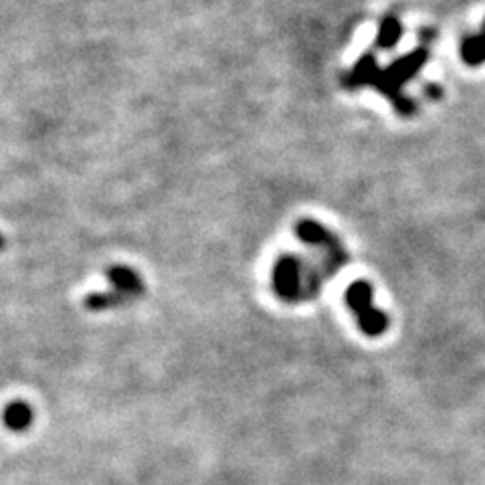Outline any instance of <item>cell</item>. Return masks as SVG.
I'll return each mask as SVG.
<instances>
[{
	"label": "cell",
	"mask_w": 485,
	"mask_h": 485,
	"mask_svg": "<svg viewBox=\"0 0 485 485\" xmlns=\"http://www.w3.org/2000/svg\"><path fill=\"white\" fill-rule=\"evenodd\" d=\"M324 275L307 267L298 255H281L273 264L272 283L277 298L298 304L314 298L320 290Z\"/></svg>",
	"instance_id": "obj_1"
},
{
	"label": "cell",
	"mask_w": 485,
	"mask_h": 485,
	"mask_svg": "<svg viewBox=\"0 0 485 485\" xmlns=\"http://www.w3.org/2000/svg\"><path fill=\"white\" fill-rule=\"evenodd\" d=\"M427 57H429L427 47H419V49L409 53L407 57L396 59L388 69L385 71L378 69L375 82H372V85H375L380 93L386 95V98L393 101L394 109L399 111L401 116L409 117L417 111L415 101L409 100L407 95L403 93V85L423 69Z\"/></svg>",
	"instance_id": "obj_2"
},
{
	"label": "cell",
	"mask_w": 485,
	"mask_h": 485,
	"mask_svg": "<svg viewBox=\"0 0 485 485\" xmlns=\"http://www.w3.org/2000/svg\"><path fill=\"white\" fill-rule=\"evenodd\" d=\"M108 281L109 290L95 291L85 298V307L90 309V312H106V309L132 304L134 299L144 296L146 291V285L142 281L138 272L124 265L108 269Z\"/></svg>",
	"instance_id": "obj_3"
},
{
	"label": "cell",
	"mask_w": 485,
	"mask_h": 485,
	"mask_svg": "<svg viewBox=\"0 0 485 485\" xmlns=\"http://www.w3.org/2000/svg\"><path fill=\"white\" fill-rule=\"evenodd\" d=\"M346 304L354 314L358 328L370 338L383 336L388 330V316L375 304V290L368 281L350 283L346 291Z\"/></svg>",
	"instance_id": "obj_4"
},
{
	"label": "cell",
	"mask_w": 485,
	"mask_h": 485,
	"mask_svg": "<svg viewBox=\"0 0 485 485\" xmlns=\"http://www.w3.org/2000/svg\"><path fill=\"white\" fill-rule=\"evenodd\" d=\"M298 237L304 241L306 245H312V247L322 249L325 253L324 259V273L332 275L333 272L344 267L348 264V253L342 247V243L333 237L328 229L322 227L320 222L304 219L298 222L296 227Z\"/></svg>",
	"instance_id": "obj_5"
},
{
	"label": "cell",
	"mask_w": 485,
	"mask_h": 485,
	"mask_svg": "<svg viewBox=\"0 0 485 485\" xmlns=\"http://www.w3.org/2000/svg\"><path fill=\"white\" fill-rule=\"evenodd\" d=\"M378 74V65H377V57L372 53H367L364 57L356 63L354 69L350 71L344 79V85L350 87V90H358V87L364 85H372L375 77Z\"/></svg>",
	"instance_id": "obj_6"
},
{
	"label": "cell",
	"mask_w": 485,
	"mask_h": 485,
	"mask_svg": "<svg viewBox=\"0 0 485 485\" xmlns=\"http://www.w3.org/2000/svg\"><path fill=\"white\" fill-rule=\"evenodd\" d=\"M4 425L11 429V431H27V429L33 425L35 419V411L29 407V403L25 401H14L9 407L4 409Z\"/></svg>",
	"instance_id": "obj_7"
},
{
	"label": "cell",
	"mask_w": 485,
	"mask_h": 485,
	"mask_svg": "<svg viewBox=\"0 0 485 485\" xmlns=\"http://www.w3.org/2000/svg\"><path fill=\"white\" fill-rule=\"evenodd\" d=\"M461 59L469 67H480L481 63H485V21L480 33L463 39V43H461Z\"/></svg>",
	"instance_id": "obj_8"
},
{
	"label": "cell",
	"mask_w": 485,
	"mask_h": 485,
	"mask_svg": "<svg viewBox=\"0 0 485 485\" xmlns=\"http://www.w3.org/2000/svg\"><path fill=\"white\" fill-rule=\"evenodd\" d=\"M401 37H403L401 21L396 19L394 14H386L383 22H380L377 45L380 49H393V47L401 41Z\"/></svg>",
	"instance_id": "obj_9"
},
{
	"label": "cell",
	"mask_w": 485,
	"mask_h": 485,
	"mask_svg": "<svg viewBox=\"0 0 485 485\" xmlns=\"http://www.w3.org/2000/svg\"><path fill=\"white\" fill-rule=\"evenodd\" d=\"M425 91H427V95L431 100H441V90L437 85H427Z\"/></svg>",
	"instance_id": "obj_10"
},
{
	"label": "cell",
	"mask_w": 485,
	"mask_h": 485,
	"mask_svg": "<svg viewBox=\"0 0 485 485\" xmlns=\"http://www.w3.org/2000/svg\"><path fill=\"white\" fill-rule=\"evenodd\" d=\"M6 247V243H4V237L3 235H0V251H3Z\"/></svg>",
	"instance_id": "obj_11"
}]
</instances>
